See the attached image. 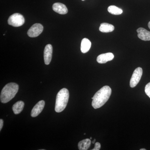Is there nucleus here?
Segmentation results:
<instances>
[{"instance_id":"obj_1","label":"nucleus","mask_w":150,"mask_h":150,"mask_svg":"<svg viewBox=\"0 0 150 150\" xmlns=\"http://www.w3.org/2000/svg\"><path fill=\"white\" fill-rule=\"evenodd\" d=\"M111 92V88L108 86L103 87L97 92L93 97L92 98V105L93 108L97 109L103 106L109 99Z\"/></svg>"},{"instance_id":"obj_2","label":"nucleus","mask_w":150,"mask_h":150,"mask_svg":"<svg viewBox=\"0 0 150 150\" xmlns=\"http://www.w3.org/2000/svg\"><path fill=\"white\" fill-rule=\"evenodd\" d=\"M19 86L15 83H10L6 85L1 92L0 99L1 102L5 103L10 101L17 93Z\"/></svg>"},{"instance_id":"obj_3","label":"nucleus","mask_w":150,"mask_h":150,"mask_svg":"<svg viewBox=\"0 0 150 150\" xmlns=\"http://www.w3.org/2000/svg\"><path fill=\"white\" fill-rule=\"evenodd\" d=\"M69 97V90L66 88H62L57 93L56 98L55 110L56 112H60L67 107Z\"/></svg>"},{"instance_id":"obj_4","label":"nucleus","mask_w":150,"mask_h":150,"mask_svg":"<svg viewBox=\"0 0 150 150\" xmlns=\"http://www.w3.org/2000/svg\"><path fill=\"white\" fill-rule=\"evenodd\" d=\"M25 18L22 15L18 13H14L8 19V24L13 27H17L22 26L24 24Z\"/></svg>"},{"instance_id":"obj_5","label":"nucleus","mask_w":150,"mask_h":150,"mask_svg":"<svg viewBox=\"0 0 150 150\" xmlns=\"http://www.w3.org/2000/svg\"><path fill=\"white\" fill-rule=\"evenodd\" d=\"M143 74V70L141 67H138L134 70L130 81L131 88H134L139 83Z\"/></svg>"},{"instance_id":"obj_6","label":"nucleus","mask_w":150,"mask_h":150,"mask_svg":"<svg viewBox=\"0 0 150 150\" xmlns=\"http://www.w3.org/2000/svg\"><path fill=\"white\" fill-rule=\"evenodd\" d=\"M43 30V27L42 25L40 23H35L28 30L27 34L30 37H36L42 33Z\"/></svg>"},{"instance_id":"obj_7","label":"nucleus","mask_w":150,"mask_h":150,"mask_svg":"<svg viewBox=\"0 0 150 150\" xmlns=\"http://www.w3.org/2000/svg\"><path fill=\"white\" fill-rule=\"evenodd\" d=\"M53 53V47L51 44H47L44 48V60L45 64L48 65L51 62Z\"/></svg>"},{"instance_id":"obj_8","label":"nucleus","mask_w":150,"mask_h":150,"mask_svg":"<svg viewBox=\"0 0 150 150\" xmlns=\"http://www.w3.org/2000/svg\"><path fill=\"white\" fill-rule=\"evenodd\" d=\"M45 104V101L43 100H40L38 103L31 110V116L32 117H35L39 115L43 110Z\"/></svg>"},{"instance_id":"obj_9","label":"nucleus","mask_w":150,"mask_h":150,"mask_svg":"<svg viewBox=\"0 0 150 150\" xmlns=\"http://www.w3.org/2000/svg\"><path fill=\"white\" fill-rule=\"evenodd\" d=\"M114 55L111 53L100 54L97 57V62L99 64H103L111 61L114 58Z\"/></svg>"},{"instance_id":"obj_10","label":"nucleus","mask_w":150,"mask_h":150,"mask_svg":"<svg viewBox=\"0 0 150 150\" xmlns=\"http://www.w3.org/2000/svg\"><path fill=\"white\" fill-rule=\"evenodd\" d=\"M52 8L54 11L60 14H66L68 12L67 6L62 3H55L53 4Z\"/></svg>"},{"instance_id":"obj_11","label":"nucleus","mask_w":150,"mask_h":150,"mask_svg":"<svg viewBox=\"0 0 150 150\" xmlns=\"http://www.w3.org/2000/svg\"><path fill=\"white\" fill-rule=\"evenodd\" d=\"M138 36L141 40L144 41L150 40V32L143 28H140L137 30Z\"/></svg>"},{"instance_id":"obj_12","label":"nucleus","mask_w":150,"mask_h":150,"mask_svg":"<svg viewBox=\"0 0 150 150\" xmlns=\"http://www.w3.org/2000/svg\"><path fill=\"white\" fill-rule=\"evenodd\" d=\"M91 46V43L89 40L86 38H83L81 43V50L82 53L85 54L88 52Z\"/></svg>"},{"instance_id":"obj_13","label":"nucleus","mask_w":150,"mask_h":150,"mask_svg":"<svg viewBox=\"0 0 150 150\" xmlns=\"http://www.w3.org/2000/svg\"><path fill=\"white\" fill-rule=\"evenodd\" d=\"M91 142L90 139H86L79 142L78 148L80 150H87L90 147Z\"/></svg>"},{"instance_id":"obj_14","label":"nucleus","mask_w":150,"mask_h":150,"mask_svg":"<svg viewBox=\"0 0 150 150\" xmlns=\"http://www.w3.org/2000/svg\"><path fill=\"white\" fill-rule=\"evenodd\" d=\"M114 28V26L112 25L104 23L100 24L99 30L103 33H109L113 31Z\"/></svg>"},{"instance_id":"obj_15","label":"nucleus","mask_w":150,"mask_h":150,"mask_svg":"<svg viewBox=\"0 0 150 150\" xmlns=\"http://www.w3.org/2000/svg\"><path fill=\"white\" fill-rule=\"evenodd\" d=\"M24 106V103L23 101H18L13 105L12 110L15 114H18L23 110Z\"/></svg>"},{"instance_id":"obj_16","label":"nucleus","mask_w":150,"mask_h":150,"mask_svg":"<svg viewBox=\"0 0 150 150\" xmlns=\"http://www.w3.org/2000/svg\"><path fill=\"white\" fill-rule=\"evenodd\" d=\"M108 11L110 13L115 15H121L123 12L122 9L115 6H110L108 7Z\"/></svg>"},{"instance_id":"obj_17","label":"nucleus","mask_w":150,"mask_h":150,"mask_svg":"<svg viewBox=\"0 0 150 150\" xmlns=\"http://www.w3.org/2000/svg\"><path fill=\"white\" fill-rule=\"evenodd\" d=\"M145 91L146 94L150 98V82L145 86Z\"/></svg>"},{"instance_id":"obj_18","label":"nucleus","mask_w":150,"mask_h":150,"mask_svg":"<svg viewBox=\"0 0 150 150\" xmlns=\"http://www.w3.org/2000/svg\"><path fill=\"white\" fill-rule=\"evenodd\" d=\"M100 147H101V145L99 142H96L95 144L94 148L92 150H99L100 149Z\"/></svg>"},{"instance_id":"obj_19","label":"nucleus","mask_w":150,"mask_h":150,"mask_svg":"<svg viewBox=\"0 0 150 150\" xmlns=\"http://www.w3.org/2000/svg\"><path fill=\"white\" fill-rule=\"evenodd\" d=\"M3 125H4V121L3 119H0V131L2 129Z\"/></svg>"},{"instance_id":"obj_20","label":"nucleus","mask_w":150,"mask_h":150,"mask_svg":"<svg viewBox=\"0 0 150 150\" xmlns=\"http://www.w3.org/2000/svg\"><path fill=\"white\" fill-rule=\"evenodd\" d=\"M95 142H96V139H94L93 141L92 142V144H95Z\"/></svg>"},{"instance_id":"obj_21","label":"nucleus","mask_w":150,"mask_h":150,"mask_svg":"<svg viewBox=\"0 0 150 150\" xmlns=\"http://www.w3.org/2000/svg\"><path fill=\"white\" fill-rule=\"evenodd\" d=\"M148 26H149V28L150 29V21L149 23H148Z\"/></svg>"},{"instance_id":"obj_22","label":"nucleus","mask_w":150,"mask_h":150,"mask_svg":"<svg viewBox=\"0 0 150 150\" xmlns=\"http://www.w3.org/2000/svg\"><path fill=\"white\" fill-rule=\"evenodd\" d=\"M140 150H146V149H140Z\"/></svg>"},{"instance_id":"obj_23","label":"nucleus","mask_w":150,"mask_h":150,"mask_svg":"<svg viewBox=\"0 0 150 150\" xmlns=\"http://www.w3.org/2000/svg\"><path fill=\"white\" fill-rule=\"evenodd\" d=\"M92 139V137H90V139L91 140Z\"/></svg>"},{"instance_id":"obj_24","label":"nucleus","mask_w":150,"mask_h":150,"mask_svg":"<svg viewBox=\"0 0 150 150\" xmlns=\"http://www.w3.org/2000/svg\"><path fill=\"white\" fill-rule=\"evenodd\" d=\"M82 1H85V0H82Z\"/></svg>"}]
</instances>
